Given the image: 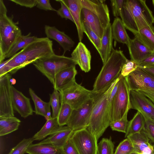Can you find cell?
I'll list each match as a JSON object with an SVG mask.
<instances>
[{"instance_id":"12","label":"cell","mask_w":154,"mask_h":154,"mask_svg":"<svg viewBox=\"0 0 154 154\" xmlns=\"http://www.w3.org/2000/svg\"><path fill=\"white\" fill-rule=\"evenodd\" d=\"M126 77L131 90H141L154 91V76L139 66Z\"/></svg>"},{"instance_id":"23","label":"cell","mask_w":154,"mask_h":154,"mask_svg":"<svg viewBox=\"0 0 154 154\" xmlns=\"http://www.w3.org/2000/svg\"><path fill=\"white\" fill-rule=\"evenodd\" d=\"M63 1L70 11L77 28L79 40L81 42L83 37V32L81 17L82 8L81 0H63Z\"/></svg>"},{"instance_id":"27","label":"cell","mask_w":154,"mask_h":154,"mask_svg":"<svg viewBox=\"0 0 154 154\" xmlns=\"http://www.w3.org/2000/svg\"><path fill=\"white\" fill-rule=\"evenodd\" d=\"M28 154H65L62 148L50 144H32L28 148Z\"/></svg>"},{"instance_id":"10","label":"cell","mask_w":154,"mask_h":154,"mask_svg":"<svg viewBox=\"0 0 154 154\" xmlns=\"http://www.w3.org/2000/svg\"><path fill=\"white\" fill-rule=\"evenodd\" d=\"M94 96L80 107L73 109L66 125L74 131L88 126L94 105Z\"/></svg>"},{"instance_id":"5","label":"cell","mask_w":154,"mask_h":154,"mask_svg":"<svg viewBox=\"0 0 154 154\" xmlns=\"http://www.w3.org/2000/svg\"><path fill=\"white\" fill-rule=\"evenodd\" d=\"M7 10L0 0V63L18 38L22 35L20 28L7 15Z\"/></svg>"},{"instance_id":"31","label":"cell","mask_w":154,"mask_h":154,"mask_svg":"<svg viewBox=\"0 0 154 154\" xmlns=\"http://www.w3.org/2000/svg\"><path fill=\"white\" fill-rule=\"evenodd\" d=\"M145 121L140 112L137 111L133 118L128 122L125 137L141 131L144 127Z\"/></svg>"},{"instance_id":"4","label":"cell","mask_w":154,"mask_h":154,"mask_svg":"<svg viewBox=\"0 0 154 154\" xmlns=\"http://www.w3.org/2000/svg\"><path fill=\"white\" fill-rule=\"evenodd\" d=\"M128 60L123 51L113 48L96 78L93 92L99 93L106 89L119 77L123 65Z\"/></svg>"},{"instance_id":"24","label":"cell","mask_w":154,"mask_h":154,"mask_svg":"<svg viewBox=\"0 0 154 154\" xmlns=\"http://www.w3.org/2000/svg\"><path fill=\"white\" fill-rule=\"evenodd\" d=\"M101 39V48L98 53L103 64L109 57L113 49V38L110 23L105 29L103 35Z\"/></svg>"},{"instance_id":"21","label":"cell","mask_w":154,"mask_h":154,"mask_svg":"<svg viewBox=\"0 0 154 154\" xmlns=\"http://www.w3.org/2000/svg\"><path fill=\"white\" fill-rule=\"evenodd\" d=\"M128 47L131 60L136 62L139 65L142 61L152 52L147 46L135 37L134 39H131Z\"/></svg>"},{"instance_id":"28","label":"cell","mask_w":154,"mask_h":154,"mask_svg":"<svg viewBox=\"0 0 154 154\" xmlns=\"http://www.w3.org/2000/svg\"><path fill=\"white\" fill-rule=\"evenodd\" d=\"M60 127L59 125L57 118L51 117L46 121L41 129L32 137L34 140H42L56 132Z\"/></svg>"},{"instance_id":"15","label":"cell","mask_w":154,"mask_h":154,"mask_svg":"<svg viewBox=\"0 0 154 154\" xmlns=\"http://www.w3.org/2000/svg\"><path fill=\"white\" fill-rule=\"evenodd\" d=\"M82 8L91 11L100 19L105 29L110 23L109 11L104 0H81Z\"/></svg>"},{"instance_id":"44","label":"cell","mask_w":154,"mask_h":154,"mask_svg":"<svg viewBox=\"0 0 154 154\" xmlns=\"http://www.w3.org/2000/svg\"><path fill=\"white\" fill-rule=\"evenodd\" d=\"M65 154H79V152L70 138L62 147Z\"/></svg>"},{"instance_id":"49","label":"cell","mask_w":154,"mask_h":154,"mask_svg":"<svg viewBox=\"0 0 154 154\" xmlns=\"http://www.w3.org/2000/svg\"><path fill=\"white\" fill-rule=\"evenodd\" d=\"M145 96L149 99L154 104V91L145 90H138Z\"/></svg>"},{"instance_id":"38","label":"cell","mask_w":154,"mask_h":154,"mask_svg":"<svg viewBox=\"0 0 154 154\" xmlns=\"http://www.w3.org/2000/svg\"><path fill=\"white\" fill-rule=\"evenodd\" d=\"M82 30L98 52L101 48V39L88 26L82 24Z\"/></svg>"},{"instance_id":"1","label":"cell","mask_w":154,"mask_h":154,"mask_svg":"<svg viewBox=\"0 0 154 154\" xmlns=\"http://www.w3.org/2000/svg\"><path fill=\"white\" fill-rule=\"evenodd\" d=\"M119 79L120 76L106 89L95 94L94 96V105L87 129L97 141L111 122L110 115L112 101L109 97L114 86Z\"/></svg>"},{"instance_id":"39","label":"cell","mask_w":154,"mask_h":154,"mask_svg":"<svg viewBox=\"0 0 154 154\" xmlns=\"http://www.w3.org/2000/svg\"><path fill=\"white\" fill-rule=\"evenodd\" d=\"M128 111L126 112L123 117L120 119L111 122L109 126L112 131L125 133L128 123L127 115Z\"/></svg>"},{"instance_id":"6","label":"cell","mask_w":154,"mask_h":154,"mask_svg":"<svg viewBox=\"0 0 154 154\" xmlns=\"http://www.w3.org/2000/svg\"><path fill=\"white\" fill-rule=\"evenodd\" d=\"M131 90L126 77H123L120 75L117 91L111 103V122L121 119L131 109Z\"/></svg>"},{"instance_id":"33","label":"cell","mask_w":154,"mask_h":154,"mask_svg":"<svg viewBox=\"0 0 154 154\" xmlns=\"http://www.w3.org/2000/svg\"><path fill=\"white\" fill-rule=\"evenodd\" d=\"M60 104V109L57 118L59 125L63 126L67 125L73 109L66 103H62Z\"/></svg>"},{"instance_id":"48","label":"cell","mask_w":154,"mask_h":154,"mask_svg":"<svg viewBox=\"0 0 154 154\" xmlns=\"http://www.w3.org/2000/svg\"><path fill=\"white\" fill-rule=\"evenodd\" d=\"M154 65V51L142 61L139 66H145Z\"/></svg>"},{"instance_id":"51","label":"cell","mask_w":154,"mask_h":154,"mask_svg":"<svg viewBox=\"0 0 154 154\" xmlns=\"http://www.w3.org/2000/svg\"><path fill=\"white\" fill-rule=\"evenodd\" d=\"M152 3L154 7V0H153L152 1Z\"/></svg>"},{"instance_id":"19","label":"cell","mask_w":154,"mask_h":154,"mask_svg":"<svg viewBox=\"0 0 154 154\" xmlns=\"http://www.w3.org/2000/svg\"><path fill=\"white\" fill-rule=\"evenodd\" d=\"M74 131L67 125L61 126L56 132L39 143L50 144L57 147L62 148L70 138Z\"/></svg>"},{"instance_id":"37","label":"cell","mask_w":154,"mask_h":154,"mask_svg":"<svg viewBox=\"0 0 154 154\" xmlns=\"http://www.w3.org/2000/svg\"><path fill=\"white\" fill-rule=\"evenodd\" d=\"M34 141L32 137L24 138L12 148L8 154H24L28 147Z\"/></svg>"},{"instance_id":"45","label":"cell","mask_w":154,"mask_h":154,"mask_svg":"<svg viewBox=\"0 0 154 154\" xmlns=\"http://www.w3.org/2000/svg\"><path fill=\"white\" fill-rule=\"evenodd\" d=\"M37 7L38 8L46 11H57L51 6L49 0H36Z\"/></svg>"},{"instance_id":"41","label":"cell","mask_w":154,"mask_h":154,"mask_svg":"<svg viewBox=\"0 0 154 154\" xmlns=\"http://www.w3.org/2000/svg\"><path fill=\"white\" fill-rule=\"evenodd\" d=\"M139 66V64L136 62L128 60L123 65L120 75L123 77L127 76L135 71Z\"/></svg>"},{"instance_id":"52","label":"cell","mask_w":154,"mask_h":154,"mask_svg":"<svg viewBox=\"0 0 154 154\" xmlns=\"http://www.w3.org/2000/svg\"><path fill=\"white\" fill-rule=\"evenodd\" d=\"M154 154V152H153V153H151V154Z\"/></svg>"},{"instance_id":"29","label":"cell","mask_w":154,"mask_h":154,"mask_svg":"<svg viewBox=\"0 0 154 154\" xmlns=\"http://www.w3.org/2000/svg\"><path fill=\"white\" fill-rule=\"evenodd\" d=\"M20 122V120L14 116L0 118V136L5 135L17 130Z\"/></svg>"},{"instance_id":"3","label":"cell","mask_w":154,"mask_h":154,"mask_svg":"<svg viewBox=\"0 0 154 154\" xmlns=\"http://www.w3.org/2000/svg\"><path fill=\"white\" fill-rule=\"evenodd\" d=\"M54 54L52 41L47 37L38 38L7 60L6 65L13 69V74L39 59Z\"/></svg>"},{"instance_id":"11","label":"cell","mask_w":154,"mask_h":154,"mask_svg":"<svg viewBox=\"0 0 154 154\" xmlns=\"http://www.w3.org/2000/svg\"><path fill=\"white\" fill-rule=\"evenodd\" d=\"M11 78L9 73L0 77V118L14 116L12 104Z\"/></svg>"},{"instance_id":"8","label":"cell","mask_w":154,"mask_h":154,"mask_svg":"<svg viewBox=\"0 0 154 154\" xmlns=\"http://www.w3.org/2000/svg\"><path fill=\"white\" fill-rule=\"evenodd\" d=\"M59 91L61 103H66L73 109L81 106L95 94L92 90H88L78 84L75 80Z\"/></svg>"},{"instance_id":"2","label":"cell","mask_w":154,"mask_h":154,"mask_svg":"<svg viewBox=\"0 0 154 154\" xmlns=\"http://www.w3.org/2000/svg\"><path fill=\"white\" fill-rule=\"evenodd\" d=\"M145 0H125L120 14L126 29L134 35L154 23V17Z\"/></svg>"},{"instance_id":"47","label":"cell","mask_w":154,"mask_h":154,"mask_svg":"<svg viewBox=\"0 0 154 154\" xmlns=\"http://www.w3.org/2000/svg\"><path fill=\"white\" fill-rule=\"evenodd\" d=\"M7 60L0 63V77L9 73L13 74V69L10 66L6 65Z\"/></svg>"},{"instance_id":"18","label":"cell","mask_w":154,"mask_h":154,"mask_svg":"<svg viewBox=\"0 0 154 154\" xmlns=\"http://www.w3.org/2000/svg\"><path fill=\"white\" fill-rule=\"evenodd\" d=\"M45 31L47 37L55 40L62 48L63 54L74 46L75 43L72 39L64 32L60 31L55 26L45 25Z\"/></svg>"},{"instance_id":"34","label":"cell","mask_w":154,"mask_h":154,"mask_svg":"<svg viewBox=\"0 0 154 154\" xmlns=\"http://www.w3.org/2000/svg\"><path fill=\"white\" fill-rule=\"evenodd\" d=\"M141 113L145 121L144 127L141 132L154 144V119L145 113Z\"/></svg>"},{"instance_id":"16","label":"cell","mask_w":154,"mask_h":154,"mask_svg":"<svg viewBox=\"0 0 154 154\" xmlns=\"http://www.w3.org/2000/svg\"><path fill=\"white\" fill-rule=\"evenodd\" d=\"M71 58L81 70L89 72L91 69V55L90 51L82 42H79L71 54Z\"/></svg>"},{"instance_id":"14","label":"cell","mask_w":154,"mask_h":154,"mask_svg":"<svg viewBox=\"0 0 154 154\" xmlns=\"http://www.w3.org/2000/svg\"><path fill=\"white\" fill-rule=\"evenodd\" d=\"M11 91L12 104L14 110L24 118L32 115L34 111L30 103V99L12 85Z\"/></svg>"},{"instance_id":"42","label":"cell","mask_w":154,"mask_h":154,"mask_svg":"<svg viewBox=\"0 0 154 154\" xmlns=\"http://www.w3.org/2000/svg\"><path fill=\"white\" fill-rule=\"evenodd\" d=\"M59 2L61 4V7L57 11L58 15L62 18L68 19L74 23V21L70 11L63 0H56Z\"/></svg>"},{"instance_id":"9","label":"cell","mask_w":154,"mask_h":154,"mask_svg":"<svg viewBox=\"0 0 154 154\" xmlns=\"http://www.w3.org/2000/svg\"><path fill=\"white\" fill-rule=\"evenodd\" d=\"M70 139L79 154H97L98 141L87 128L74 131Z\"/></svg>"},{"instance_id":"26","label":"cell","mask_w":154,"mask_h":154,"mask_svg":"<svg viewBox=\"0 0 154 154\" xmlns=\"http://www.w3.org/2000/svg\"><path fill=\"white\" fill-rule=\"evenodd\" d=\"M29 94L34 103L35 113L44 117L46 120L51 118V104L49 102H46L43 101L31 88L29 89Z\"/></svg>"},{"instance_id":"53","label":"cell","mask_w":154,"mask_h":154,"mask_svg":"<svg viewBox=\"0 0 154 154\" xmlns=\"http://www.w3.org/2000/svg\"><path fill=\"white\" fill-rule=\"evenodd\" d=\"M153 149H154V145H153Z\"/></svg>"},{"instance_id":"22","label":"cell","mask_w":154,"mask_h":154,"mask_svg":"<svg viewBox=\"0 0 154 154\" xmlns=\"http://www.w3.org/2000/svg\"><path fill=\"white\" fill-rule=\"evenodd\" d=\"M77 73L75 66H73L63 69L55 75L53 85L54 89L58 91L65 87L75 80Z\"/></svg>"},{"instance_id":"35","label":"cell","mask_w":154,"mask_h":154,"mask_svg":"<svg viewBox=\"0 0 154 154\" xmlns=\"http://www.w3.org/2000/svg\"><path fill=\"white\" fill-rule=\"evenodd\" d=\"M114 147L111 137L103 138L97 144V154H114Z\"/></svg>"},{"instance_id":"13","label":"cell","mask_w":154,"mask_h":154,"mask_svg":"<svg viewBox=\"0 0 154 154\" xmlns=\"http://www.w3.org/2000/svg\"><path fill=\"white\" fill-rule=\"evenodd\" d=\"M131 109L148 115L154 119V104L142 93L137 90H131Z\"/></svg>"},{"instance_id":"17","label":"cell","mask_w":154,"mask_h":154,"mask_svg":"<svg viewBox=\"0 0 154 154\" xmlns=\"http://www.w3.org/2000/svg\"><path fill=\"white\" fill-rule=\"evenodd\" d=\"M81 17L82 24L89 27L101 39L105 29L98 16L89 10L82 8Z\"/></svg>"},{"instance_id":"20","label":"cell","mask_w":154,"mask_h":154,"mask_svg":"<svg viewBox=\"0 0 154 154\" xmlns=\"http://www.w3.org/2000/svg\"><path fill=\"white\" fill-rule=\"evenodd\" d=\"M134 149V153L137 154H150L154 152L153 146L149 142L148 138L142 132L128 136Z\"/></svg>"},{"instance_id":"30","label":"cell","mask_w":154,"mask_h":154,"mask_svg":"<svg viewBox=\"0 0 154 154\" xmlns=\"http://www.w3.org/2000/svg\"><path fill=\"white\" fill-rule=\"evenodd\" d=\"M134 35L151 51H154V27L153 25L142 28Z\"/></svg>"},{"instance_id":"40","label":"cell","mask_w":154,"mask_h":154,"mask_svg":"<svg viewBox=\"0 0 154 154\" xmlns=\"http://www.w3.org/2000/svg\"><path fill=\"white\" fill-rule=\"evenodd\" d=\"M134 153L133 144L130 140L126 138L119 143L114 154H131Z\"/></svg>"},{"instance_id":"43","label":"cell","mask_w":154,"mask_h":154,"mask_svg":"<svg viewBox=\"0 0 154 154\" xmlns=\"http://www.w3.org/2000/svg\"><path fill=\"white\" fill-rule=\"evenodd\" d=\"M125 0H111L112 10L113 16L118 17L122 8Z\"/></svg>"},{"instance_id":"7","label":"cell","mask_w":154,"mask_h":154,"mask_svg":"<svg viewBox=\"0 0 154 154\" xmlns=\"http://www.w3.org/2000/svg\"><path fill=\"white\" fill-rule=\"evenodd\" d=\"M35 67L54 84L56 75L60 71L76 65L71 57L55 54L38 60L33 63Z\"/></svg>"},{"instance_id":"25","label":"cell","mask_w":154,"mask_h":154,"mask_svg":"<svg viewBox=\"0 0 154 154\" xmlns=\"http://www.w3.org/2000/svg\"><path fill=\"white\" fill-rule=\"evenodd\" d=\"M121 19L115 18L111 25V31L113 39L119 42L129 45L131 39L126 30Z\"/></svg>"},{"instance_id":"46","label":"cell","mask_w":154,"mask_h":154,"mask_svg":"<svg viewBox=\"0 0 154 154\" xmlns=\"http://www.w3.org/2000/svg\"><path fill=\"white\" fill-rule=\"evenodd\" d=\"M17 4L27 8H32L36 5V0H10Z\"/></svg>"},{"instance_id":"32","label":"cell","mask_w":154,"mask_h":154,"mask_svg":"<svg viewBox=\"0 0 154 154\" xmlns=\"http://www.w3.org/2000/svg\"><path fill=\"white\" fill-rule=\"evenodd\" d=\"M30 35L31 33H29L26 35H22L19 37L7 53L6 58L11 57L20 49H23L38 38L35 36Z\"/></svg>"},{"instance_id":"36","label":"cell","mask_w":154,"mask_h":154,"mask_svg":"<svg viewBox=\"0 0 154 154\" xmlns=\"http://www.w3.org/2000/svg\"><path fill=\"white\" fill-rule=\"evenodd\" d=\"M50 96L49 102L52 110L51 117L57 118L60 108V94L58 90L54 89L52 94H50Z\"/></svg>"},{"instance_id":"50","label":"cell","mask_w":154,"mask_h":154,"mask_svg":"<svg viewBox=\"0 0 154 154\" xmlns=\"http://www.w3.org/2000/svg\"><path fill=\"white\" fill-rule=\"evenodd\" d=\"M139 66L146 72L154 76V65Z\"/></svg>"}]
</instances>
